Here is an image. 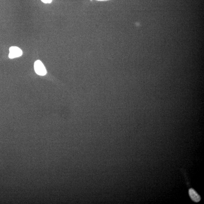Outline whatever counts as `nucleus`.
<instances>
[{
	"label": "nucleus",
	"instance_id": "3",
	"mask_svg": "<svg viewBox=\"0 0 204 204\" xmlns=\"http://www.w3.org/2000/svg\"><path fill=\"white\" fill-rule=\"evenodd\" d=\"M189 195L193 201L195 202H198L200 201L201 198L195 191L193 189H190L189 191Z\"/></svg>",
	"mask_w": 204,
	"mask_h": 204
},
{
	"label": "nucleus",
	"instance_id": "1",
	"mask_svg": "<svg viewBox=\"0 0 204 204\" xmlns=\"http://www.w3.org/2000/svg\"><path fill=\"white\" fill-rule=\"evenodd\" d=\"M34 70L36 73L40 76H44L47 74V71L44 65L40 60H37L34 64Z\"/></svg>",
	"mask_w": 204,
	"mask_h": 204
},
{
	"label": "nucleus",
	"instance_id": "2",
	"mask_svg": "<svg viewBox=\"0 0 204 204\" xmlns=\"http://www.w3.org/2000/svg\"><path fill=\"white\" fill-rule=\"evenodd\" d=\"M9 51L10 53L9 54V57L10 59L19 57L23 55V51L21 50L17 47H11Z\"/></svg>",
	"mask_w": 204,
	"mask_h": 204
},
{
	"label": "nucleus",
	"instance_id": "4",
	"mask_svg": "<svg viewBox=\"0 0 204 204\" xmlns=\"http://www.w3.org/2000/svg\"><path fill=\"white\" fill-rule=\"evenodd\" d=\"M41 1L45 3H50L51 2L52 0H41Z\"/></svg>",
	"mask_w": 204,
	"mask_h": 204
},
{
	"label": "nucleus",
	"instance_id": "5",
	"mask_svg": "<svg viewBox=\"0 0 204 204\" xmlns=\"http://www.w3.org/2000/svg\"><path fill=\"white\" fill-rule=\"evenodd\" d=\"M98 1H106V0H98Z\"/></svg>",
	"mask_w": 204,
	"mask_h": 204
}]
</instances>
